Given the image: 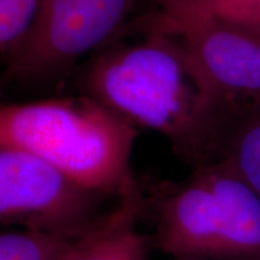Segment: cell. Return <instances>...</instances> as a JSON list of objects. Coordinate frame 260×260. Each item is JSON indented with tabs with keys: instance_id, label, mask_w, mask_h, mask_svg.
Wrapping results in <instances>:
<instances>
[{
	"instance_id": "1",
	"label": "cell",
	"mask_w": 260,
	"mask_h": 260,
	"mask_svg": "<svg viewBox=\"0 0 260 260\" xmlns=\"http://www.w3.org/2000/svg\"><path fill=\"white\" fill-rule=\"evenodd\" d=\"M81 86L135 126L165 136L190 169L209 160L220 107L178 35L151 28L138 42L111 41L84 65Z\"/></svg>"
},
{
	"instance_id": "2",
	"label": "cell",
	"mask_w": 260,
	"mask_h": 260,
	"mask_svg": "<svg viewBox=\"0 0 260 260\" xmlns=\"http://www.w3.org/2000/svg\"><path fill=\"white\" fill-rule=\"evenodd\" d=\"M136 136L132 122L84 93L0 110V147L30 152L116 200L141 183L132 169Z\"/></svg>"
},
{
	"instance_id": "3",
	"label": "cell",
	"mask_w": 260,
	"mask_h": 260,
	"mask_svg": "<svg viewBox=\"0 0 260 260\" xmlns=\"http://www.w3.org/2000/svg\"><path fill=\"white\" fill-rule=\"evenodd\" d=\"M152 245L172 260H260V199L225 162L211 159L181 181L144 189Z\"/></svg>"
},
{
	"instance_id": "4",
	"label": "cell",
	"mask_w": 260,
	"mask_h": 260,
	"mask_svg": "<svg viewBox=\"0 0 260 260\" xmlns=\"http://www.w3.org/2000/svg\"><path fill=\"white\" fill-rule=\"evenodd\" d=\"M136 0H41L21 40L5 57L6 83L35 86L64 76L118 34Z\"/></svg>"
},
{
	"instance_id": "5",
	"label": "cell",
	"mask_w": 260,
	"mask_h": 260,
	"mask_svg": "<svg viewBox=\"0 0 260 260\" xmlns=\"http://www.w3.org/2000/svg\"><path fill=\"white\" fill-rule=\"evenodd\" d=\"M107 200L23 149L0 147V222L41 232L84 235L109 218ZM119 201V200H118Z\"/></svg>"
},
{
	"instance_id": "6",
	"label": "cell",
	"mask_w": 260,
	"mask_h": 260,
	"mask_svg": "<svg viewBox=\"0 0 260 260\" xmlns=\"http://www.w3.org/2000/svg\"><path fill=\"white\" fill-rule=\"evenodd\" d=\"M151 28L183 40L209 79L220 112L236 105H260V24L193 10L177 18L159 16Z\"/></svg>"
},
{
	"instance_id": "7",
	"label": "cell",
	"mask_w": 260,
	"mask_h": 260,
	"mask_svg": "<svg viewBox=\"0 0 260 260\" xmlns=\"http://www.w3.org/2000/svg\"><path fill=\"white\" fill-rule=\"evenodd\" d=\"M229 165L260 199V105L232 106L220 113L210 158Z\"/></svg>"
},
{
	"instance_id": "8",
	"label": "cell",
	"mask_w": 260,
	"mask_h": 260,
	"mask_svg": "<svg viewBox=\"0 0 260 260\" xmlns=\"http://www.w3.org/2000/svg\"><path fill=\"white\" fill-rule=\"evenodd\" d=\"M144 214V188L132 191L119 218L83 253L80 260H147L151 241L136 230Z\"/></svg>"
},
{
	"instance_id": "9",
	"label": "cell",
	"mask_w": 260,
	"mask_h": 260,
	"mask_svg": "<svg viewBox=\"0 0 260 260\" xmlns=\"http://www.w3.org/2000/svg\"><path fill=\"white\" fill-rule=\"evenodd\" d=\"M93 232L84 235L30 229L4 232L0 235V260H60Z\"/></svg>"
},
{
	"instance_id": "10",
	"label": "cell",
	"mask_w": 260,
	"mask_h": 260,
	"mask_svg": "<svg viewBox=\"0 0 260 260\" xmlns=\"http://www.w3.org/2000/svg\"><path fill=\"white\" fill-rule=\"evenodd\" d=\"M41 0H0V51L14 50L30 25Z\"/></svg>"
},
{
	"instance_id": "11",
	"label": "cell",
	"mask_w": 260,
	"mask_h": 260,
	"mask_svg": "<svg viewBox=\"0 0 260 260\" xmlns=\"http://www.w3.org/2000/svg\"><path fill=\"white\" fill-rule=\"evenodd\" d=\"M193 10H205L234 21L260 24V0H203Z\"/></svg>"
},
{
	"instance_id": "12",
	"label": "cell",
	"mask_w": 260,
	"mask_h": 260,
	"mask_svg": "<svg viewBox=\"0 0 260 260\" xmlns=\"http://www.w3.org/2000/svg\"><path fill=\"white\" fill-rule=\"evenodd\" d=\"M125 200H126V198H123V199H121V201H118V204L116 205L115 210L112 211L111 216H110L109 218H107L106 222L104 223V224H102V225L98 228L96 230H94V232H93L92 234H89L88 236L84 237L82 241H81V242L79 243V245L75 247L73 251L68 253V254L65 255L63 259H60V260H80L81 256L83 255V253L86 252L87 249H88L89 247L92 246L93 243L95 242L96 240L99 239V237L102 236L103 234L105 233L106 230L109 229V228L111 226L112 224L115 223L117 219L119 218V216H121V214H122L123 210H124Z\"/></svg>"
},
{
	"instance_id": "13",
	"label": "cell",
	"mask_w": 260,
	"mask_h": 260,
	"mask_svg": "<svg viewBox=\"0 0 260 260\" xmlns=\"http://www.w3.org/2000/svg\"><path fill=\"white\" fill-rule=\"evenodd\" d=\"M161 8L160 17L176 18L187 14L191 9L200 4L203 0H152Z\"/></svg>"
},
{
	"instance_id": "14",
	"label": "cell",
	"mask_w": 260,
	"mask_h": 260,
	"mask_svg": "<svg viewBox=\"0 0 260 260\" xmlns=\"http://www.w3.org/2000/svg\"><path fill=\"white\" fill-rule=\"evenodd\" d=\"M177 260H187V259H177Z\"/></svg>"
}]
</instances>
